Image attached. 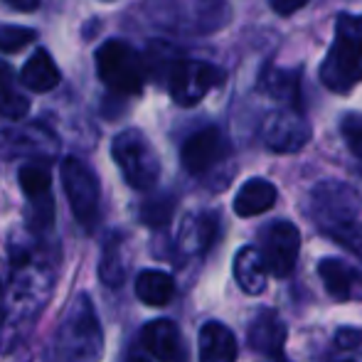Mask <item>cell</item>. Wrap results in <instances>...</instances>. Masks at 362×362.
<instances>
[{"instance_id":"obj_1","label":"cell","mask_w":362,"mask_h":362,"mask_svg":"<svg viewBox=\"0 0 362 362\" xmlns=\"http://www.w3.org/2000/svg\"><path fill=\"white\" fill-rule=\"evenodd\" d=\"M54 288V269L45 259L28 257L13 262V279L0 305V350H13L30 333Z\"/></svg>"},{"instance_id":"obj_2","label":"cell","mask_w":362,"mask_h":362,"mask_svg":"<svg viewBox=\"0 0 362 362\" xmlns=\"http://www.w3.org/2000/svg\"><path fill=\"white\" fill-rule=\"evenodd\" d=\"M310 217L330 239L362 257V197L340 180H323L310 190Z\"/></svg>"},{"instance_id":"obj_3","label":"cell","mask_w":362,"mask_h":362,"mask_svg":"<svg viewBox=\"0 0 362 362\" xmlns=\"http://www.w3.org/2000/svg\"><path fill=\"white\" fill-rule=\"evenodd\" d=\"M104 353V333L99 315L86 293L76 296L64 310L62 323L54 333L49 362H99Z\"/></svg>"},{"instance_id":"obj_4","label":"cell","mask_w":362,"mask_h":362,"mask_svg":"<svg viewBox=\"0 0 362 362\" xmlns=\"http://www.w3.org/2000/svg\"><path fill=\"white\" fill-rule=\"evenodd\" d=\"M320 81L335 94H348L362 81V15H338L333 45L320 64Z\"/></svg>"},{"instance_id":"obj_5","label":"cell","mask_w":362,"mask_h":362,"mask_svg":"<svg viewBox=\"0 0 362 362\" xmlns=\"http://www.w3.org/2000/svg\"><path fill=\"white\" fill-rule=\"evenodd\" d=\"M96 72L114 94L136 96L146 84V62L124 40H106L96 49Z\"/></svg>"},{"instance_id":"obj_6","label":"cell","mask_w":362,"mask_h":362,"mask_svg":"<svg viewBox=\"0 0 362 362\" xmlns=\"http://www.w3.org/2000/svg\"><path fill=\"white\" fill-rule=\"evenodd\" d=\"M111 156L134 190H151L160 180V158L139 129L121 131L111 144Z\"/></svg>"},{"instance_id":"obj_7","label":"cell","mask_w":362,"mask_h":362,"mask_svg":"<svg viewBox=\"0 0 362 362\" xmlns=\"http://www.w3.org/2000/svg\"><path fill=\"white\" fill-rule=\"evenodd\" d=\"M62 187L67 192L74 219L86 232H91L96 227V222H99V202H101V187L94 170L86 163H81L79 158H64Z\"/></svg>"},{"instance_id":"obj_8","label":"cell","mask_w":362,"mask_h":362,"mask_svg":"<svg viewBox=\"0 0 362 362\" xmlns=\"http://www.w3.org/2000/svg\"><path fill=\"white\" fill-rule=\"evenodd\" d=\"M222 69L200 59H177L168 74V89L177 106H195L207 91L222 84Z\"/></svg>"},{"instance_id":"obj_9","label":"cell","mask_w":362,"mask_h":362,"mask_svg":"<svg viewBox=\"0 0 362 362\" xmlns=\"http://www.w3.org/2000/svg\"><path fill=\"white\" fill-rule=\"evenodd\" d=\"M300 252V232L293 222L276 219L262 232V259L272 276L288 279L296 269Z\"/></svg>"},{"instance_id":"obj_10","label":"cell","mask_w":362,"mask_h":362,"mask_svg":"<svg viewBox=\"0 0 362 362\" xmlns=\"http://www.w3.org/2000/svg\"><path fill=\"white\" fill-rule=\"evenodd\" d=\"M20 187L28 197L30 224L35 232H45L54 222V200H52V177L47 165L42 163H28L20 168Z\"/></svg>"},{"instance_id":"obj_11","label":"cell","mask_w":362,"mask_h":362,"mask_svg":"<svg viewBox=\"0 0 362 362\" xmlns=\"http://www.w3.org/2000/svg\"><path fill=\"white\" fill-rule=\"evenodd\" d=\"M229 156V144L224 139V134L217 126H207V129L192 134L190 139L182 144L180 160L190 175H207L217 165H222V160Z\"/></svg>"},{"instance_id":"obj_12","label":"cell","mask_w":362,"mask_h":362,"mask_svg":"<svg viewBox=\"0 0 362 362\" xmlns=\"http://www.w3.org/2000/svg\"><path fill=\"white\" fill-rule=\"evenodd\" d=\"M262 141L274 153H298L310 141V124L298 109L274 111L262 126Z\"/></svg>"},{"instance_id":"obj_13","label":"cell","mask_w":362,"mask_h":362,"mask_svg":"<svg viewBox=\"0 0 362 362\" xmlns=\"http://www.w3.org/2000/svg\"><path fill=\"white\" fill-rule=\"evenodd\" d=\"M247 335H249L252 350L267 355V358H281L288 330H286V323H284L281 315H279L276 310L264 308L254 315Z\"/></svg>"},{"instance_id":"obj_14","label":"cell","mask_w":362,"mask_h":362,"mask_svg":"<svg viewBox=\"0 0 362 362\" xmlns=\"http://www.w3.org/2000/svg\"><path fill=\"white\" fill-rule=\"evenodd\" d=\"M141 340H144L148 353L160 362H177L182 358L180 328H177L170 318L151 320V323L141 330Z\"/></svg>"},{"instance_id":"obj_15","label":"cell","mask_w":362,"mask_h":362,"mask_svg":"<svg viewBox=\"0 0 362 362\" xmlns=\"http://www.w3.org/2000/svg\"><path fill=\"white\" fill-rule=\"evenodd\" d=\"M237 338L219 320H207L197 335L200 362H237Z\"/></svg>"},{"instance_id":"obj_16","label":"cell","mask_w":362,"mask_h":362,"mask_svg":"<svg viewBox=\"0 0 362 362\" xmlns=\"http://www.w3.org/2000/svg\"><path fill=\"white\" fill-rule=\"evenodd\" d=\"M318 274L335 300H355L362 293V276L343 259H323L318 264Z\"/></svg>"},{"instance_id":"obj_17","label":"cell","mask_w":362,"mask_h":362,"mask_svg":"<svg viewBox=\"0 0 362 362\" xmlns=\"http://www.w3.org/2000/svg\"><path fill=\"white\" fill-rule=\"evenodd\" d=\"M276 185L264 177H252L239 187L237 197H234V212L239 217H257L269 212L276 205Z\"/></svg>"},{"instance_id":"obj_18","label":"cell","mask_w":362,"mask_h":362,"mask_svg":"<svg viewBox=\"0 0 362 362\" xmlns=\"http://www.w3.org/2000/svg\"><path fill=\"white\" fill-rule=\"evenodd\" d=\"M59 79H62V74H59L57 64L47 49H37L35 54H30V59L23 64V72H20V84L30 91H37V94H47V91L57 89Z\"/></svg>"},{"instance_id":"obj_19","label":"cell","mask_w":362,"mask_h":362,"mask_svg":"<svg viewBox=\"0 0 362 362\" xmlns=\"http://www.w3.org/2000/svg\"><path fill=\"white\" fill-rule=\"evenodd\" d=\"M219 219L215 212H200L185 219L180 229V249L187 254H202L217 239Z\"/></svg>"},{"instance_id":"obj_20","label":"cell","mask_w":362,"mask_h":362,"mask_svg":"<svg viewBox=\"0 0 362 362\" xmlns=\"http://www.w3.org/2000/svg\"><path fill=\"white\" fill-rule=\"evenodd\" d=\"M267 267L264 259L259 254V249L254 247H242L234 257V279H237L239 288L249 296H259L267 288Z\"/></svg>"},{"instance_id":"obj_21","label":"cell","mask_w":362,"mask_h":362,"mask_svg":"<svg viewBox=\"0 0 362 362\" xmlns=\"http://www.w3.org/2000/svg\"><path fill=\"white\" fill-rule=\"evenodd\" d=\"M126 269H129V257H126V242L124 237L114 234L106 239L104 252H101L99 262V276L109 288H119L126 279Z\"/></svg>"},{"instance_id":"obj_22","label":"cell","mask_w":362,"mask_h":362,"mask_svg":"<svg viewBox=\"0 0 362 362\" xmlns=\"http://www.w3.org/2000/svg\"><path fill=\"white\" fill-rule=\"evenodd\" d=\"M136 296L146 305H168L175 296V281L170 274L158 272V269H146L136 279Z\"/></svg>"},{"instance_id":"obj_23","label":"cell","mask_w":362,"mask_h":362,"mask_svg":"<svg viewBox=\"0 0 362 362\" xmlns=\"http://www.w3.org/2000/svg\"><path fill=\"white\" fill-rule=\"evenodd\" d=\"M298 84H300V74L298 72H288V69H267L259 81L262 91H267L272 99L286 104V109H296L298 106Z\"/></svg>"},{"instance_id":"obj_24","label":"cell","mask_w":362,"mask_h":362,"mask_svg":"<svg viewBox=\"0 0 362 362\" xmlns=\"http://www.w3.org/2000/svg\"><path fill=\"white\" fill-rule=\"evenodd\" d=\"M30 109V101L13 89V69L0 64V114L8 119H23Z\"/></svg>"},{"instance_id":"obj_25","label":"cell","mask_w":362,"mask_h":362,"mask_svg":"<svg viewBox=\"0 0 362 362\" xmlns=\"http://www.w3.org/2000/svg\"><path fill=\"white\" fill-rule=\"evenodd\" d=\"M173 212H175V197L158 195L144 202V207H141V219H144L148 227H165L173 219Z\"/></svg>"},{"instance_id":"obj_26","label":"cell","mask_w":362,"mask_h":362,"mask_svg":"<svg viewBox=\"0 0 362 362\" xmlns=\"http://www.w3.org/2000/svg\"><path fill=\"white\" fill-rule=\"evenodd\" d=\"M229 20V5L224 0H197V23L202 33H215Z\"/></svg>"},{"instance_id":"obj_27","label":"cell","mask_w":362,"mask_h":362,"mask_svg":"<svg viewBox=\"0 0 362 362\" xmlns=\"http://www.w3.org/2000/svg\"><path fill=\"white\" fill-rule=\"evenodd\" d=\"M35 40L33 28L20 25H0V52H20Z\"/></svg>"},{"instance_id":"obj_28","label":"cell","mask_w":362,"mask_h":362,"mask_svg":"<svg viewBox=\"0 0 362 362\" xmlns=\"http://www.w3.org/2000/svg\"><path fill=\"white\" fill-rule=\"evenodd\" d=\"M340 134H343V141L348 144L350 153L355 158L362 160V114L360 111H350L340 119Z\"/></svg>"},{"instance_id":"obj_29","label":"cell","mask_w":362,"mask_h":362,"mask_svg":"<svg viewBox=\"0 0 362 362\" xmlns=\"http://www.w3.org/2000/svg\"><path fill=\"white\" fill-rule=\"evenodd\" d=\"M362 340V333L360 330H353V328H340L338 335H335V345L340 350H350V348H358Z\"/></svg>"},{"instance_id":"obj_30","label":"cell","mask_w":362,"mask_h":362,"mask_svg":"<svg viewBox=\"0 0 362 362\" xmlns=\"http://www.w3.org/2000/svg\"><path fill=\"white\" fill-rule=\"evenodd\" d=\"M308 0H272V8L279 15H293L296 10H300Z\"/></svg>"},{"instance_id":"obj_31","label":"cell","mask_w":362,"mask_h":362,"mask_svg":"<svg viewBox=\"0 0 362 362\" xmlns=\"http://www.w3.org/2000/svg\"><path fill=\"white\" fill-rule=\"evenodd\" d=\"M5 5H10L13 10H20V13H33V10L40 8V0H3Z\"/></svg>"},{"instance_id":"obj_32","label":"cell","mask_w":362,"mask_h":362,"mask_svg":"<svg viewBox=\"0 0 362 362\" xmlns=\"http://www.w3.org/2000/svg\"><path fill=\"white\" fill-rule=\"evenodd\" d=\"M129 362H148V360H144V358H131Z\"/></svg>"},{"instance_id":"obj_33","label":"cell","mask_w":362,"mask_h":362,"mask_svg":"<svg viewBox=\"0 0 362 362\" xmlns=\"http://www.w3.org/2000/svg\"><path fill=\"white\" fill-rule=\"evenodd\" d=\"M348 362H362V355H360V358H353V360H348Z\"/></svg>"},{"instance_id":"obj_34","label":"cell","mask_w":362,"mask_h":362,"mask_svg":"<svg viewBox=\"0 0 362 362\" xmlns=\"http://www.w3.org/2000/svg\"><path fill=\"white\" fill-rule=\"evenodd\" d=\"M0 305H3V286H0Z\"/></svg>"}]
</instances>
